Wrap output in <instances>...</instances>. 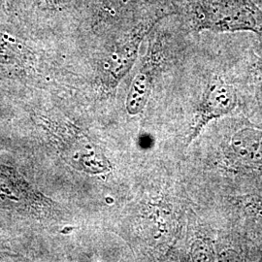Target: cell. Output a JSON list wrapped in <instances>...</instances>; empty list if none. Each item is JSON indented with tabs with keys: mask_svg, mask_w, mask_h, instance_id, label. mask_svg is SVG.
Segmentation results:
<instances>
[{
	"mask_svg": "<svg viewBox=\"0 0 262 262\" xmlns=\"http://www.w3.org/2000/svg\"><path fill=\"white\" fill-rule=\"evenodd\" d=\"M188 14L198 31L262 33V11L253 0H195Z\"/></svg>",
	"mask_w": 262,
	"mask_h": 262,
	"instance_id": "1",
	"label": "cell"
},
{
	"mask_svg": "<svg viewBox=\"0 0 262 262\" xmlns=\"http://www.w3.org/2000/svg\"><path fill=\"white\" fill-rule=\"evenodd\" d=\"M42 12H50V15L59 14L66 10L74 9L83 0H36Z\"/></svg>",
	"mask_w": 262,
	"mask_h": 262,
	"instance_id": "6",
	"label": "cell"
},
{
	"mask_svg": "<svg viewBox=\"0 0 262 262\" xmlns=\"http://www.w3.org/2000/svg\"><path fill=\"white\" fill-rule=\"evenodd\" d=\"M255 66H256V69H257V71H258V73H259V75L261 77V83H262V61L260 59H258L255 63Z\"/></svg>",
	"mask_w": 262,
	"mask_h": 262,
	"instance_id": "7",
	"label": "cell"
},
{
	"mask_svg": "<svg viewBox=\"0 0 262 262\" xmlns=\"http://www.w3.org/2000/svg\"><path fill=\"white\" fill-rule=\"evenodd\" d=\"M147 0H86L85 20L89 26H131L139 20L137 12ZM142 19V18H141Z\"/></svg>",
	"mask_w": 262,
	"mask_h": 262,
	"instance_id": "3",
	"label": "cell"
},
{
	"mask_svg": "<svg viewBox=\"0 0 262 262\" xmlns=\"http://www.w3.org/2000/svg\"><path fill=\"white\" fill-rule=\"evenodd\" d=\"M237 102L238 98L233 85L225 82L222 77L215 76L207 86L189 140L194 139L211 121L232 112Z\"/></svg>",
	"mask_w": 262,
	"mask_h": 262,
	"instance_id": "2",
	"label": "cell"
},
{
	"mask_svg": "<svg viewBox=\"0 0 262 262\" xmlns=\"http://www.w3.org/2000/svg\"><path fill=\"white\" fill-rule=\"evenodd\" d=\"M155 76V63L147 60L135 75L127 96L126 107L128 112L135 115L145 107L151 91Z\"/></svg>",
	"mask_w": 262,
	"mask_h": 262,
	"instance_id": "4",
	"label": "cell"
},
{
	"mask_svg": "<svg viewBox=\"0 0 262 262\" xmlns=\"http://www.w3.org/2000/svg\"><path fill=\"white\" fill-rule=\"evenodd\" d=\"M254 1V3L260 8V10L262 9V0H253Z\"/></svg>",
	"mask_w": 262,
	"mask_h": 262,
	"instance_id": "8",
	"label": "cell"
},
{
	"mask_svg": "<svg viewBox=\"0 0 262 262\" xmlns=\"http://www.w3.org/2000/svg\"><path fill=\"white\" fill-rule=\"evenodd\" d=\"M237 157L253 165H262V131L243 128L237 131L231 140Z\"/></svg>",
	"mask_w": 262,
	"mask_h": 262,
	"instance_id": "5",
	"label": "cell"
}]
</instances>
